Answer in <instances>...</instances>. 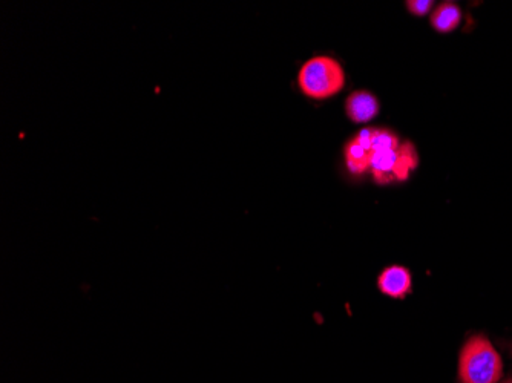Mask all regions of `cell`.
<instances>
[{"instance_id":"6da1fadb","label":"cell","mask_w":512,"mask_h":383,"mask_svg":"<svg viewBox=\"0 0 512 383\" xmlns=\"http://www.w3.org/2000/svg\"><path fill=\"white\" fill-rule=\"evenodd\" d=\"M503 364L490 339L474 334L465 342L459 357L460 383H499Z\"/></svg>"},{"instance_id":"7a4b0ae2","label":"cell","mask_w":512,"mask_h":383,"mask_svg":"<svg viewBox=\"0 0 512 383\" xmlns=\"http://www.w3.org/2000/svg\"><path fill=\"white\" fill-rule=\"evenodd\" d=\"M298 85L302 94L310 99H330L344 89V68L333 57H312L299 69Z\"/></svg>"},{"instance_id":"3957f363","label":"cell","mask_w":512,"mask_h":383,"mask_svg":"<svg viewBox=\"0 0 512 383\" xmlns=\"http://www.w3.org/2000/svg\"><path fill=\"white\" fill-rule=\"evenodd\" d=\"M417 152L411 143H404L396 151L371 154L370 171L376 183L405 181L417 167Z\"/></svg>"},{"instance_id":"277c9868","label":"cell","mask_w":512,"mask_h":383,"mask_svg":"<svg viewBox=\"0 0 512 383\" xmlns=\"http://www.w3.org/2000/svg\"><path fill=\"white\" fill-rule=\"evenodd\" d=\"M378 287L385 296L394 299H404L411 293L413 279L410 270L402 266H390L379 275Z\"/></svg>"},{"instance_id":"5b68a950","label":"cell","mask_w":512,"mask_h":383,"mask_svg":"<svg viewBox=\"0 0 512 383\" xmlns=\"http://www.w3.org/2000/svg\"><path fill=\"white\" fill-rule=\"evenodd\" d=\"M345 112L353 123H367L379 114V102L371 92H353L345 100Z\"/></svg>"},{"instance_id":"8992f818","label":"cell","mask_w":512,"mask_h":383,"mask_svg":"<svg viewBox=\"0 0 512 383\" xmlns=\"http://www.w3.org/2000/svg\"><path fill=\"white\" fill-rule=\"evenodd\" d=\"M462 22V10L454 2H442L431 14V25L440 34L453 33Z\"/></svg>"},{"instance_id":"52a82bcc","label":"cell","mask_w":512,"mask_h":383,"mask_svg":"<svg viewBox=\"0 0 512 383\" xmlns=\"http://www.w3.org/2000/svg\"><path fill=\"white\" fill-rule=\"evenodd\" d=\"M344 157L350 174L362 175L370 171L371 152L367 151L356 138H352L345 145Z\"/></svg>"},{"instance_id":"ba28073f","label":"cell","mask_w":512,"mask_h":383,"mask_svg":"<svg viewBox=\"0 0 512 383\" xmlns=\"http://www.w3.org/2000/svg\"><path fill=\"white\" fill-rule=\"evenodd\" d=\"M401 146V141L388 129H373L371 138V154L376 152L396 151Z\"/></svg>"},{"instance_id":"9c48e42d","label":"cell","mask_w":512,"mask_h":383,"mask_svg":"<svg viewBox=\"0 0 512 383\" xmlns=\"http://www.w3.org/2000/svg\"><path fill=\"white\" fill-rule=\"evenodd\" d=\"M433 0H408L407 8L413 16L424 17L433 10Z\"/></svg>"},{"instance_id":"30bf717a","label":"cell","mask_w":512,"mask_h":383,"mask_svg":"<svg viewBox=\"0 0 512 383\" xmlns=\"http://www.w3.org/2000/svg\"><path fill=\"white\" fill-rule=\"evenodd\" d=\"M356 140L364 146L367 151L371 152V138H373V129L367 128L359 131V134L356 135Z\"/></svg>"},{"instance_id":"8fae6325","label":"cell","mask_w":512,"mask_h":383,"mask_svg":"<svg viewBox=\"0 0 512 383\" xmlns=\"http://www.w3.org/2000/svg\"><path fill=\"white\" fill-rule=\"evenodd\" d=\"M502 383H512V377H509V379H506L505 382Z\"/></svg>"},{"instance_id":"7c38bea8","label":"cell","mask_w":512,"mask_h":383,"mask_svg":"<svg viewBox=\"0 0 512 383\" xmlns=\"http://www.w3.org/2000/svg\"><path fill=\"white\" fill-rule=\"evenodd\" d=\"M511 356H512V347H511Z\"/></svg>"}]
</instances>
